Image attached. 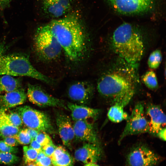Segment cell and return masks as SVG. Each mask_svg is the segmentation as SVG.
<instances>
[{"label":"cell","instance_id":"1","mask_svg":"<svg viewBox=\"0 0 166 166\" xmlns=\"http://www.w3.org/2000/svg\"><path fill=\"white\" fill-rule=\"evenodd\" d=\"M136 66L123 60L122 63L111 66L98 79L97 89L99 94L113 104H118L124 107L136 91Z\"/></svg>","mask_w":166,"mask_h":166},{"label":"cell","instance_id":"2","mask_svg":"<svg viewBox=\"0 0 166 166\" xmlns=\"http://www.w3.org/2000/svg\"><path fill=\"white\" fill-rule=\"evenodd\" d=\"M46 24L68 60L76 62L82 59L87 49V38L77 15L68 14Z\"/></svg>","mask_w":166,"mask_h":166},{"label":"cell","instance_id":"3","mask_svg":"<svg viewBox=\"0 0 166 166\" xmlns=\"http://www.w3.org/2000/svg\"><path fill=\"white\" fill-rule=\"evenodd\" d=\"M111 44L113 51L121 59L135 66L141 60L144 52V43L140 31L129 23H123L115 30Z\"/></svg>","mask_w":166,"mask_h":166},{"label":"cell","instance_id":"4","mask_svg":"<svg viewBox=\"0 0 166 166\" xmlns=\"http://www.w3.org/2000/svg\"><path fill=\"white\" fill-rule=\"evenodd\" d=\"M27 76L47 84L52 81L37 70L30 63L28 57L21 53L3 54L0 57V75Z\"/></svg>","mask_w":166,"mask_h":166},{"label":"cell","instance_id":"5","mask_svg":"<svg viewBox=\"0 0 166 166\" xmlns=\"http://www.w3.org/2000/svg\"><path fill=\"white\" fill-rule=\"evenodd\" d=\"M33 46L38 57L46 61L57 59L62 51L61 47L46 24L36 29L33 38Z\"/></svg>","mask_w":166,"mask_h":166},{"label":"cell","instance_id":"6","mask_svg":"<svg viewBox=\"0 0 166 166\" xmlns=\"http://www.w3.org/2000/svg\"><path fill=\"white\" fill-rule=\"evenodd\" d=\"M14 111L28 128L50 134L55 133L51 119L46 113L27 105L18 107Z\"/></svg>","mask_w":166,"mask_h":166},{"label":"cell","instance_id":"7","mask_svg":"<svg viewBox=\"0 0 166 166\" xmlns=\"http://www.w3.org/2000/svg\"><path fill=\"white\" fill-rule=\"evenodd\" d=\"M144 113L142 104H137L126 120V124L120 137L119 142L128 136L149 132L148 120Z\"/></svg>","mask_w":166,"mask_h":166},{"label":"cell","instance_id":"8","mask_svg":"<svg viewBox=\"0 0 166 166\" xmlns=\"http://www.w3.org/2000/svg\"><path fill=\"white\" fill-rule=\"evenodd\" d=\"M161 157L149 147L140 145L132 148L127 154L126 166H156Z\"/></svg>","mask_w":166,"mask_h":166},{"label":"cell","instance_id":"9","mask_svg":"<svg viewBox=\"0 0 166 166\" xmlns=\"http://www.w3.org/2000/svg\"><path fill=\"white\" fill-rule=\"evenodd\" d=\"M112 8L123 14L132 15L149 11L153 7L154 0H107Z\"/></svg>","mask_w":166,"mask_h":166},{"label":"cell","instance_id":"10","mask_svg":"<svg viewBox=\"0 0 166 166\" xmlns=\"http://www.w3.org/2000/svg\"><path fill=\"white\" fill-rule=\"evenodd\" d=\"M26 93L29 101L40 107H57L68 109L64 101L50 95L38 85L28 84Z\"/></svg>","mask_w":166,"mask_h":166},{"label":"cell","instance_id":"11","mask_svg":"<svg viewBox=\"0 0 166 166\" xmlns=\"http://www.w3.org/2000/svg\"><path fill=\"white\" fill-rule=\"evenodd\" d=\"M41 12L53 19L59 18L69 14L73 0H37Z\"/></svg>","mask_w":166,"mask_h":166},{"label":"cell","instance_id":"12","mask_svg":"<svg viewBox=\"0 0 166 166\" xmlns=\"http://www.w3.org/2000/svg\"><path fill=\"white\" fill-rule=\"evenodd\" d=\"M94 88L89 82H76L68 88L67 94L69 98L78 105H85L90 103L93 96Z\"/></svg>","mask_w":166,"mask_h":166},{"label":"cell","instance_id":"13","mask_svg":"<svg viewBox=\"0 0 166 166\" xmlns=\"http://www.w3.org/2000/svg\"><path fill=\"white\" fill-rule=\"evenodd\" d=\"M76 140L100 145L95 125L87 120L74 121L73 124Z\"/></svg>","mask_w":166,"mask_h":166},{"label":"cell","instance_id":"14","mask_svg":"<svg viewBox=\"0 0 166 166\" xmlns=\"http://www.w3.org/2000/svg\"><path fill=\"white\" fill-rule=\"evenodd\" d=\"M56 124L60 137L64 145L70 147L75 139L73 125L70 117L62 112L55 113Z\"/></svg>","mask_w":166,"mask_h":166},{"label":"cell","instance_id":"15","mask_svg":"<svg viewBox=\"0 0 166 166\" xmlns=\"http://www.w3.org/2000/svg\"><path fill=\"white\" fill-rule=\"evenodd\" d=\"M102 155L100 145L89 143L84 144L74 153L75 159L85 164L96 162L101 159Z\"/></svg>","mask_w":166,"mask_h":166},{"label":"cell","instance_id":"16","mask_svg":"<svg viewBox=\"0 0 166 166\" xmlns=\"http://www.w3.org/2000/svg\"><path fill=\"white\" fill-rule=\"evenodd\" d=\"M27 98L26 93L22 87L4 94H0V111L22 104Z\"/></svg>","mask_w":166,"mask_h":166},{"label":"cell","instance_id":"17","mask_svg":"<svg viewBox=\"0 0 166 166\" xmlns=\"http://www.w3.org/2000/svg\"><path fill=\"white\" fill-rule=\"evenodd\" d=\"M146 111L149 118V133L156 135L160 129L165 127V115L160 107L156 105H149Z\"/></svg>","mask_w":166,"mask_h":166},{"label":"cell","instance_id":"18","mask_svg":"<svg viewBox=\"0 0 166 166\" xmlns=\"http://www.w3.org/2000/svg\"><path fill=\"white\" fill-rule=\"evenodd\" d=\"M67 107L71 112V116L74 121L87 120L88 119H96L99 116L100 110L85 106L68 102Z\"/></svg>","mask_w":166,"mask_h":166},{"label":"cell","instance_id":"19","mask_svg":"<svg viewBox=\"0 0 166 166\" xmlns=\"http://www.w3.org/2000/svg\"><path fill=\"white\" fill-rule=\"evenodd\" d=\"M53 166H73V158L65 148L61 146H56L50 157Z\"/></svg>","mask_w":166,"mask_h":166},{"label":"cell","instance_id":"20","mask_svg":"<svg viewBox=\"0 0 166 166\" xmlns=\"http://www.w3.org/2000/svg\"><path fill=\"white\" fill-rule=\"evenodd\" d=\"M0 76V94L6 93L22 87V81L20 78L13 76L2 75Z\"/></svg>","mask_w":166,"mask_h":166},{"label":"cell","instance_id":"21","mask_svg":"<svg viewBox=\"0 0 166 166\" xmlns=\"http://www.w3.org/2000/svg\"><path fill=\"white\" fill-rule=\"evenodd\" d=\"M19 128L12 125L7 118L5 111H0V137L2 138L14 136L20 131Z\"/></svg>","mask_w":166,"mask_h":166},{"label":"cell","instance_id":"22","mask_svg":"<svg viewBox=\"0 0 166 166\" xmlns=\"http://www.w3.org/2000/svg\"><path fill=\"white\" fill-rule=\"evenodd\" d=\"M124 108L118 104H113L108 112L107 117L109 120L115 123H119L126 120L128 115L124 111Z\"/></svg>","mask_w":166,"mask_h":166},{"label":"cell","instance_id":"23","mask_svg":"<svg viewBox=\"0 0 166 166\" xmlns=\"http://www.w3.org/2000/svg\"><path fill=\"white\" fill-rule=\"evenodd\" d=\"M142 81L148 89L155 90L157 89L158 84L155 73L150 70L146 72L142 77Z\"/></svg>","mask_w":166,"mask_h":166},{"label":"cell","instance_id":"24","mask_svg":"<svg viewBox=\"0 0 166 166\" xmlns=\"http://www.w3.org/2000/svg\"><path fill=\"white\" fill-rule=\"evenodd\" d=\"M162 60L161 52L159 49H156L150 54L148 61V67L151 69H156L160 66Z\"/></svg>","mask_w":166,"mask_h":166},{"label":"cell","instance_id":"25","mask_svg":"<svg viewBox=\"0 0 166 166\" xmlns=\"http://www.w3.org/2000/svg\"><path fill=\"white\" fill-rule=\"evenodd\" d=\"M23 160L25 164H27L34 163L38 152L29 146H24L23 148Z\"/></svg>","mask_w":166,"mask_h":166},{"label":"cell","instance_id":"26","mask_svg":"<svg viewBox=\"0 0 166 166\" xmlns=\"http://www.w3.org/2000/svg\"><path fill=\"white\" fill-rule=\"evenodd\" d=\"M18 157L14 154L0 152V163L6 165H11L18 162Z\"/></svg>","mask_w":166,"mask_h":166},{"label":"cell","instance_id":"27","mask_svg":"<svg viewBox=\"0 0 166 166\" xmlns=\"http://www.w3.org/2000/svg\"><path fill=\"white\" fill-rule=\"evenodd\" d=\"M6 116L10 122L14 126L19 128L23 123L20 115L15 111H10L9 113L6 111Z\"/></svg>","mask_w":166,"mask_h":166},{"label":"cell","instance_id":"28","mask_svg":"<svg viewBox=\"0 0 166 166\" xmlns=\"http://www.w3.org/2000/svg\"><path fill=\"white\" fill-rule=\"evenodd\" d=\"M18 141L19 144L27 145L31 141V138L28 133L24 129L20 130L15 135L13 136Z\"/></svg>","mask_w":166,"mask_h":166},{"label":"cell","instance_id":"29","mask_svg":"<svg viewBox=\"0 0 166 166\" xmlns=\"http://www.w3.org/2000/svg\"><path fill=\"white\" fill-rule=\"evenodd\" d=\"M35 139L42 147L52 141L47 133L44 132H40Z\"/></svg>","mask_w":166,"mask_h":166},{"label":"cell","instance_id":"30","mask_svg":"<svg viewBox=\"0 0 166 166\" xmlns=\"http://www.w3.org/2000/svg\"><path fill=\"white\" fill-rule=\"evenodd\" d=\"M18 150L16 147L9 146L2 140H0V152L14 154L18 152Z\"/></svg>","mask_w":166,"mask_h":166},{"label":"cell","instance_id":"31","mask_svg":"<svg viewBox=\"0 0 166 166\" xmlns=\"http://www.w3.org/2000/svg\"><path fill=\"white\" fill-rule=\"evenodd\" d=\"M56 147V146L52 141L42 147V151L46 156L50 157L54 152Z\"/></svg>","mask_w":166,"mask_h":166},{"label":"cell","instance_id":"32","mask_svg":"<svg viewBox=\"0 0 166 166\" xmlns=\"http://www.w3.org/2000/svg\"><path fill=\"white\" fill-rule=\"evenodd\" d=\"M34 163L37 166H53L50 157L46 155Z\"/></svg>","mask_w":166,"mask_h":166},{"label":"cell","instance_id":"33","mask_svg":"<svg viewBox=\"0 0 166 166\" xmlns=\"http://www.w3.org/2000/svg\"><path fill=\"white\" fill-rule=\"evenodd\" d=\"M2 141L7 145L12 147H16L19 144L13 136L4 137L3 138Z\"/></svg>","mask_w":166,"mask_h":166},{"label":"cell","instance_id":"34","mask_svg":"<svg viewBox=\"0 0 166 166\" xmlns=\"http://www.w3.org/2000/svg\"><path fill=\"white\" fill-rule=\"evenodd\" d=\"M12 0H0V15H3L5 10L9 7Z\"/></svg>","mask_w":166,"mask_h":166},{"label":"cell","instance_id":"35","mask_svg":"<svg viewBox=\"0 0 166 166\" xmlns=\"http://www.w3.org/2000/svg\"><path fill=\"white\" fill-rule=\"evenodd\" d=\"M24 130L29 134L32 140L35 139L39 133L40 132H41L35 129L29 128H25Z\"/></svg>","mask_w":166,"mask_h":166},{"label":"cell","instance_id":"36","mask_svg":"<svg viewBox=\"0 0 166 166\" xmlns=\"http://www.w3.org/2000/svg\"><path fill=\"white\" fill-rule=\"evenodd\" d=\"M29 146L38 152L42 150V147L35 139L32 140Z\"/></svg>","mask_w":166,"mask_h":166},{"label":"cell","instance_id":"37","mask_svg":"<svg viewBox=\"0 0 166 166\" xmlns=\"http://www.w3.org/2000/svg\"><path fill=\"white\" fill-rule=\"evenodd\" d=\"M166 128L164 127L160 129L156 134V135L163 141L166 140Z\"/></svg>","mask_w":166,"mask_h":166},{"label":"cell","instance_id":"38","mask_svg":"<svg viewBox=\"0 0 166 166\" xmlns=\"http://www.w3.org/2000/svg\"><path fill=\"white\" fill-rule=\"evenodd\" d=\"M6 49V46L4 42H0V57L4 54Z\"/></svg>","mask_w":166,"mask_h":166},{"label":"cell","instance_id":"39","mask_svg":"<svg viewBox=\"0 0 166 166\" xmlns=\"http://www.w3.org/2000/svg\"><path fill=\"white\" fill-rule=\"evenodd\" d=\"M84 166H99L96 163H89L85 164Z\"/></svg>","mask_w":166,"mask_h":166},{"label":"cell","instance_id":"40","mask_svg":"<svg viewBox=\"0 0 166 166\" xmlns=\"http://www.w3.org/2000/svg\"><path fill=\"white\" fill-rule=\"evenodd\" d=\"M26 166H37L34 163H31L27 164Z\"/></svg>","mask_w":166,"mask_h":166}]
</instances>
